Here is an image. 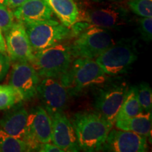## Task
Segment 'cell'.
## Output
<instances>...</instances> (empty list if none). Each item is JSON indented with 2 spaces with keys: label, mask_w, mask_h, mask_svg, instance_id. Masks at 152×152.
Segmentation results:
<instances>
[{
  "label": "cell",
  "mask_w": 152,
  "mask_h": 152,
  "mask_svg": "<svg viewBox=\"0 0 152 152\" xmlns=\"http://www.w3.org/2000/svg\"><path fill=\"white\" fill-rule=\"evenodd\" d=\"M92 2H102V1H111V0H90Z\"/></svg>",
  "instance_id": "obj_31"
},
{
  "label": "cell",
  "mask_w": 152,
  "mask_h": 152,
  "mask_svg": "<svg viewBox=\"0 0 152 152\" xmlns=\"http://www.w3.org/2000/svg\"><path fill=\"white\" fill-rule=\"evenodd\" d=\"M143 111L137 96L135 86L129 87L116 119L135 116Z\"/></svg>",
  "instance_id": "obj_19"
},
{
  "label": "cell",
  "mask_w": 152,
  "mask_h": 152,
  "mask_svg": "<svg viewBox=\"0 0 152 152\" xmlns=\"http://www.w3.org/2000/svg\"><path fill=\"white\" fill-rule=\"evenodd\" d=\"M107 75L95 61L77 58L59 79L66 90L76 94L89 87L103 84Z\"/></svg>",
  "instance_id": "obj_2"
},
{
  "label": "cell",
  "mask_w": 152,
  "mask_h": 152,
  "mask_svg": "<svg viewBox=\"0 0 152 152\" xmlns=\"http://www.w3.org/2000/svg\"><path fill=\"white\" fill-rule=\"evenodd\" d=\"M37 94L50 116L56 112L64 111L67 105L68 90L56 78L45 77L39 81Z\"/></svg>",
  "instance_id": "obj_11"
},
{
  "label": "cell",
  "mask_w": 152,
  "mask_h": 152,
  "mask_svg": "<svg viewBox=\"0 0 152 152\" xmlns=\"http://www.w3.org/2000/svg\"><path fill=\"white\" fill-rule=\"evenodd\" d=\"M139 32L142 39L150 42L152 38V18L142 17L139 20Z\"/></svg>",
  "instance_id": "obj_25"
},
{
  "label": "cell",
  "mask_w": 152,
  "mask_h": 152,
  "mask_svg": "<svg viewBox=\"0 0 152 152\" xmlns=\"http://www.w3.org/2000/svg\"><path fill=\"white\" fill-rule=\"evenodd\" d=\"M14 23V12L7 6H0V30L6 33Z\"/></svg>",
  "instance_id": "obj_24"
},
{
  "label": "cell",
  "mask_w": 152,
  "mask_h": 152,
  "mask_svg": "<svg viewBox=\"0 0 152 152\" xmlns=\"http://www.w3.org/2000/svg\"><path fill=\"white\" fill-rule=\"evenodd\" d=\"M17 91L10 85H0V111L13 108L21 102Z\"/></svg>",
  "instance_id": "obj_21"
},
{
  "label": "cell",
  "mask_w": 152,
  "mask_h": 152,
  "mask_svg": "<svg viewBox=\"0 0 152 152\" xmlns=\"http://www.w3.org/2000/svg\"><path fill=\"white\" fill-rule=\"evenodd\" d=\"M94 3L83 16V20L90 26L109 30L125 26L128 23V9L115 0Z\"/></svg>",
  "instance_id": "obj_6"
},
{
  "label": "cell",
  "mask_w": 152,
  "mask_h": 152,
  "mask_svg": "<svg viewBox=\"0 0 152 152\" xmlns=\"http://www.w3.org/2000/svg\"><path fill=\"white\" fill-rule=\"evenodd\" d=\"M0 6H7V7H8L7 0H0Z\"/></svg>",
  "instance_id": "obj_30"
},
{
  "label": "cell",
  "mask_w": 152,
  "mask_h": 152,
  "mask_svg": "<svg viewBox=\"0 0 152 152\" xmlns=\"http://www.w3.org/2000/svg\"><path fill=\"white\" fill-rule=\"evenodd\" d=\"M52 118L43 106H37L29 113L30 151H37L40 144L52 142Z\"/></svg>",
  "instance_id": "obj_13"
},
{
  "label": "cell",
  "mask_w": 152,
  "mask_h": 152,
  "mask_svg": "<svg viewBox=\"0 0 152 152\" xmlns=\"http://www.w3.org/2000/svg\"><path fill=\"white\" fill-rule=\"evenodd\" d=\"M61 23L71 28L79 19L80 11L75 0H45Z\"/></svg>",
  "instance_id": "obj_18"
},
{
  "label": "cell",
  "mask_w": 152,
  "mask_h": 152,
  "mask_svg": "<svg viewBox=\"0 0 152 152\" xmlns=\"http://www.w3.org/2000/svg\"><path fill=\"white\" fill-rule=\"evenodd\" d=\"M128 89L126 83L112 84L99 90L95 98L96 112L113 127Z\"/></svg>",
  "instance_id": "obj_8"
},
{
  "label": "cell",
  "mask_w": 152,
  "mask_h": 152,
  "mask_svg": "<svg viewBox=\"0 0 152 152\" xmlns=\"http://www.w3.org/2000/svg\"><path fill=\"white\" fill-rule=\"evenodd\" d=\"M148 149L147 137L131 131L112 128L102 150L113 152H145Z\"/></svg>",
  "instance_id": "obj_12"
},
{
  "label": "cell",
  "mask_w": 152,
  "mask_h": 152,
  "mask_svg": "<svg viewBox=\"0 0 152 152\" xmlns=\"http://www.w3.org/2000/svg\"><path fill=\"white\" fill-rule=\"evenodd\" d=\"M151 111H143L135 116L116 119L114 125L118 130L131 131L151 138Z\"/></svg>",
  "instance_id": "obj_17"
},
{
  "label": "cell",
  "mask_w": 152,
  "mask_h": 152,
  "mask_svg": "<svg viewBox=\"0 0 152 152\" xmlns=\"http://www.w3.org/2000/svg\"><path fill=\"white\" fill-rule=\"evenodd\" d=\"M11 66V60L6 52H0V82L4 79Z\"/></svg>",
  "instance_id": "obj_26"
},
{
  "label": "cell",
  "mask_w": 152,
  "mask_h": 152,
  "mask_svg": "<svg viewBox=\"0 0 152 152\" xmlns=\"http://www.w3.org/2000/svg\"><path fill=\"white\" fill-rule=\"evenodd\" d=\"M52 123V142L64 151H80L71 121L64 111L51 115Z\"/></svg>",
  "instance_id": "obj_14"
},
{
  "label": "cell",
  "mask_w": 152,
  "mask_h": 152,
  "mask_svg": "<svg viewBox=\"0 0 152 152\" xmlns=\"http://www.w3.org/2000/svg\"><path fill=\"white\" fill-rule=\"evenodd\" d=\"M23 24L33 52L61 43L71 35V28L53 19Z\"/></svg>",
  "instance_id": "obj_5"
},
{
  "label": "cell",
  "mask_w": 152,
  "mask_h": 152,
  "mask_svg": "<svg viewBox=\"0 0 152 152\" xmlns=\"http://www.w3.org/2000/svg\"><path fill=\"white\" fill-rule=\"evenodd\" d=\"M53 12L45 0H27L15 9L14 17L23 23L52 19Z\"/></svg>",
  "instance_id": "obj_16"
},
{
  "label": "cell",
  "mask_w": 152,
  "mask_h": 152,
  "mask_svg": "<svg viewBox=\"0 0 152 152\" xmlns=\"http://www.w3.org/2000/svg\"><path fill=\"white\" fill-rule=\"evenodd\" d=\"M136 94L142 110L145 112L151 111L152 91L151 87L146 83H142L135 86Z\"/></svg>",
  "instance_id": "obj_22"
},
{
  "label": "cell",
  "mask_w": 152,
  "mask_h": 152,
  "mask_svg": "<svg viewBox=\"0 0 152 152\" xmlns=\"http://www.w3.org/2000/svg\"><path fill=\"white\" fill-rule=\"evenodd\" d=\"M75 36L69 46L75 58H96L115 43L109 30L90 25Z\"/></svg>",
  "instance_id": "obj_4"
},
{
  "label": "cell",
  "mask_w": 152,
  "mask_h": 152,
  "mask_svg": "<svg viewBox=\"0 0 152 152\" xmlns=\"http://www.w3.org/2000/svg\"><path fill=\"white\" fill-rule=\"evenodd\" d=\"M5 42L11 61L30 63L33 59L34 52L23 23H14L5 33Z\"/></svg>",
  "instance_id": "obj_10"
},
{
  "label": "cell",
  "mask_w": 152,
  "mask_h": 152,
  "mask_svg": "<svg viewBox=\"0 0 152 152\" xmlns=\"http://www.w3.org/2000/svg\"><path fill=\"white\" fill-rule=\"evenodd\" d=\"M39 76L30 63L15 62L11 69L9 84L17 91L22 100L29 101L37 95Z\"/></svg>",
  "instance_id": "obj_9"
},
{
  "label": "cell",
  "mask_w": 152,
  "mask_h": 152,
  "mask_svg": "<svg viewBox=\"0 0 152 152\" xmlns=\"http://www.w3.org/2000/svg\"><path fill=\"white\" fill-rule=\"evenodd\" d=\"M0 151L25 152L30 151V149L23 140L14 137L0 129Z\"/></svg>",
  "instance_id": "obj_20"
},
{
  "label": "cell",
  "mask_w": 152,
  "mask_h": 152,
  "mask_svg": "<svg viewBox=\"0 0 152 152\" xmlns=\"http://www.w3.org/2000/svg\"><path fill=\"white\" fill-rule=\"evenodd\" d=\"M37 151L41 152H64L59 147H57L54 144H50V142L40 144Z\"/></svg>",
  "instance_id": "obj_27"
},
{
  "label": "cell",
  "mask_w": 152,
  "mask_h": 152,
  "mask_svg": "<svg viewBox=\"0 0 152 152\" xmlns=\"http://www.w3.org/2000/svg\"><path fill=\"white\" fill-rule=\"evenodd\" d=\"M0 120V129L28 143L30 140L29 113L23 106H13Z\"/></svg>",
  "instance_id": "obj_15"
},
{
  "label": "cell",
  "mask_w": 152,
  "mask_h": 152,
  "mask_svg": "<svg viewBox=\"0 0 152 152\" xmlns=\"http://www.w3.org/2000/svg\"><path fill=\"white\" fill-rule=\"evenodd\" d=\"M137 59V52L132 42H118L106 49L95 61L108 75L115 76L127 73Z\"/></svg>",
  "instance_id": "obj_7"
},
{
  "label": "cell",
  "mask_w": 152,
  "mask_h": 152,
  "mask_svg": "<svg viewBox=\"0 0 152 152\" xmlns=\"http://www.w3.org/2000/svg\"><path fill=\"white\" fill-rule=\"evenodd\" d=\"M72 58L69 46L58 43L34 52L30 63L39 77L59 79L69 68Z\"/></svg>",
  "instance_id": "obj_3"
},
{
  "label": "cell",
  "mask_w": 152,
  "mask_h": 152,
  "mask_svg": "<svg viewBox=\"0 0 152 152\" xmlns=\"http://www.w3.org/2000/svg\"><path fill=\"white\" fill-rule=\"evenodd\" d=\"M72 125L80 150L93 152L102 150L113 126L96 112H79L73 115Z\"/></svg>",
  "instance_id": "obj_1"
},
{
  "label": "cell",
  "mask_w": 152,
  "mask_h": 152,
  "mask_svg": "<svg viewBox=\"0 0 152 152\" xmlns=\"http://www.w3.org/2000/svg\"><path fill=\"white\" fill-rule=\"evenodd\" d=\"M127 4L130 10L139 16L152 17V0H128Z\"/></svg>",
  "instance_id": "obj_23"
},
{
  "label": "cell",
  "mask_w": 152,
  "mask_h": 152,
  "mask_svg": "<svg viewBox=\"0 0 152 152\" xmlns=\"http://www.w3.org/2000/svg\"><path fill=\"white\" fill-rule=\"evenodd\" d=\"M7 52V47H6V42L4 37H3L1 31L0 30V52Z\"/></svg>",
  "instance_id": "obj_29"
},
{
  "label": "cell",
  "mask_w": 152,
  "mask_h": 152,
  "mask_svg": "<svg viewBox=\"0 0 152 152\" xmlns=\"http://www.w3.org/2000/svg\"><path fill=\"white\" fill-rule=\"evenodd\" d=\"M27 0H7L8 1V7L10 9H16L19 6L23 4Z\"/></svg>",
  "instance_id": "obj_28"
}]
</instances>
